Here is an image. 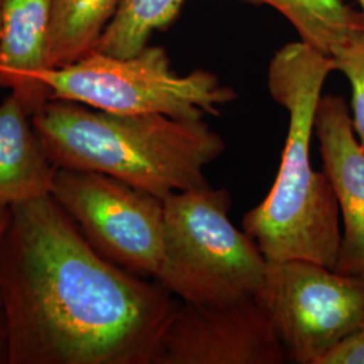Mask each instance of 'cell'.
Masks as SVG:
<instances>
[{
  "label": "cell",
  "mask_w": 364,
  "mask_h": 364,
  "mask_svg": "<svg viewBox=\"0 0 364 364\" xmlns=\"http://www.w3.org/2000/svg\"><path fill=\"white\" fill-rule=\"evenodd\" d=\"M105 259L52 195L10 208L0 313L10 364H154L178 301Z\"/></svg>",
  "instance_id": "6da1fadb"
},
{
  "label": "cell",
  "mask_w": 364,
  "mask_h": 364,
  "mask_svg": "<svg viewBox=\"0 0 364 364\" xmlns=\"http://www.w3.org/2000/svg\"><path fill=\"white\" fill-rule=\"evenodd\" d=\"M333 70L331 55L302 41L275 53L269 66L270 95L289 114L287 142L270 192L243 218V230L269 263L308 260L336 269L338 200L326 173L311 162L316 109Z\"/></svg>",
  "instance_id": "7a4b0ae2"
},
{
  "label": "cell",
  "mask_w": 364,
  "mask_h": 364,
  "mask_svg": "<svg viewBox=\"0 0 364 364\" xmlns=\"http://www.w3.org/2000/svg\"><path fill=\"white\" fill-rule=\"evenodd\" d=\"M33 124L57 169L95 171L165 200L209 185L204 169L225 144L203 120L112 114L49 100Z\"/></svg>",
  "instance_id": "3957f363"
},
{
  "label": "cell",
  "mask_w": 364,
  "mask_h": 364,
  "mask_svg": "<svg viewBox=\"0 0 364 364\" xmlns=\"http://www.w3.org/2000/svg\"><path fill=\"white\" fill-rule=\"evenodd\" d=\"M231 195L210 185L164 200L165 257L156 279L182 302L224 305L255 299L269 262L230 219Z\"/></svg>",
  "instance_id": "277c9868"
},
{
  "label": "cell",
  "mask_w": 364,
  "mask_h": 364,
  "mask_svg": "<svg viewBox=\"0 0 364 364\" xmlns=\"http://www.w3.org/2000/svg\"><path fill=\"white\" fill-rule=\"evenodd\" d=\"M38 81L48 88L50 100L112 114H159L183 120L216 117L223 105L237 97L208 70L177 75L159 46H146L124 58L93 52L70 65L45 69Z\"/></svg>",
  "instance_id": "5b68a950"
},
{
  "label": "cell",
  "mask_w": 364,
  "mask_h": 364,
  "mask_svg": "<svg viewBox=\"0 0 364 364\" xmlns=\"http://www.w3.org/2000/svg\"><path fill=\"white\" fill-rule=\"evenodd\" d=\"M255 299L296 364L320 363L340 340L364 326V275L314 262L269 263Z\"/></svg>",
  "instance_id": "8992f818"
},
{
  "label": "cell",
  "mask_w": 364,
  "mask_h": 364,
  "mask_svg": "<svg viewBox=\"0 0 364 364\" xmlns=\"http://www.w3.org/2000/svg\"><path fill=\"white\" fill-rule=\"evenodd\" d=\"M53 198L105 259L154 278L165 257L164 200L95 171L57 169Z\"/></svg>",
  "instance_id": "52a82bcc"
},
{
  "label": "cell",
  "mask_w": 364,
  "mask_h": 364,
  "mask_svg": "<svg viewBox=\"0 0 364 364\" xmlns=\"http://www.w3.org/2000/svg\"><path fill=\"white\" fill-rule=\"evenodd\" d=\"M287 359L257 299L224 305L181 301L159 338L154 364H282Z\"/></svg>",
  "instance_id": "ba28073f"
},
{
  "label": "cell",
  "mask_w": 364,
  "mask_h": 364,
  "mask_svg": "<svg viewBox=\"0 0 364 364\" xmlns=\"http://www.w3.org/2000/svg\"><path fill=\"white\" fill-rule=\"evenodd\" d=\"M314 134L343 219L335 270L364 275V149L356 138L351 115L341 96L320 97Z\"/></svg>",
  "instance_id": "9c48e42d"
},
{
  "label": "cell",
  "mask_w": 364,
  "mask_h": 364,
  "mask_svg": "<svg viewBox=\"0 0 364 364\" xmlns=\"http://www.w3.org/2000/svg\"><path fill=\"white\" fill-rule=\"evenodd\" d=\"M50 0H4L0 28V88L33 117L50 100L38 75L49 69Z\"/></svg>",
  "instance_id": "30bf717a"
},
{
  "label": "cell",
  "mask_w": 364,
  "mask_h": 364,
  "mask_svg": "<svg viewBox=\"0 0 364 364\" xmlns=\"http://www.w3.org/2000/svg\"><path fill=\"white\" fill-rule=\"evenodd\" d=\"M55 171L31 115L10 92L0 102V205L52 195Z\"/></svg>",
  "instance_id": "8fae6325"
},
{
  "label": "cell",
  "mask_w": 364,
  "mask_h": 364,
  "mask_svg": "<svg viewBox=\"0 0 364 364\" xmlns=\"http://www.w3.org/2000/svg\"><path fill=\"white\" fill-rule=\"evenodd\" d=\"M120 0H50L49 69L96 52Z\"/></svg>",
  "instance_id": "7c38bea8"
},
{
  "label": "cell",
  "mask_w": 364,
  "mask_h": 364,
  "mask_svg": "<svg viewBox=\"0 0 364 364\" xmlns=\"http://www.w3.org/2000/svg\"><path fill=\"white\" fill-rule=\"evenodd\" d=\"M266 4L282 14L296 27L301 41L331 55L355 31L364 28L362 13L344 0H240Z\"/></svg>",
  "instance_id": "4fadbf2b"
},
{
  "label": "cell",
  "mask_w": 364,
  "mask_h": 364,
  "mask_svg": "<svg viewBox=\"0 0 364 364\" xmlns=\"http://www.w3.org/2000/svg\"><path fill=\"white\" fill-rule=\"evenodd\" d=\"M183 0H120L96 52L132 57L149 46L151 36L177 19Z\"/></svg>",
  "instance_id": "5bb4252c"
},
{
  "label": "cell",
  "mask_w": 364,
  "mask_h": 364,
  "mask_svg": "<svg viewBox=\"0 0 364 364\" xmlns=\"http://www.w3.org/2000/svg\"><path fill=\"white\" fill-rule=\"evenodd\" d=\"M335 69L348 78L352 90V124L364 149V28L355 31L331 53Z\"/></svg>",
  "instance_id": "9a60e30c"
},
{
  "label": "cell",
  "mask_w": 364,
  "mask_h": 364,
  "mask_svg": "<svg viewBox=\"0 0 364 364\" xmlns=\"http://www.w3.org/2000/svg\"><path fill=\"white\" fill-rule=\"evenodd\" d=\"M318 364H364V326L340 340Z\"/></svg>",
  "instance_id": "2e32d148"
},
{
  "label": "cell",
  "mask_w": 364,
  "mask_h": 364,
  "mask_svg": "<svg viewBox=\"0 0 364 364\" xmlns=\"http://www.w3.org/2000/svg\"><path fill=\"white\" fill-rule=\"evenodd\" d=\"M10 221V208L0 205V245L3 240V236L6 234L7 225ZM6 359V350H4V329H3V320H1V313H0V363Z\"/></svg>",
  "instance_id": "e0dca14e"
},
{
  "label": "cell",
  "mask_w": 364,
  "mask_h": 364,
  "mask_svg": "<svg viewBox=\"0 0 364 364\" xmlns=\"http://www.w3.org/2000/svg\"><path fill=\"white\" fill-rule=\"evenodd\" d=\"M3 3H4V0H0V28H1V13H3Z\"/></svg>",
  "instance_id": "ac0fdd59"
},
{
  "label": "cell",
  "mask_w": 364,
  "mask_h": 364,
  "mask_svg": "<svg viewBox=\"0 0 364 364\" xmlns=\"http://www.w3.org/2000/svg\"><path fill=\"white\" fill-rule=\"evenodd\" d=\"M359 1V4H360V9H362V16H363V21H364V0H358Z\"/></svg>",
  "instance_id": "d6986e66"
}]
</instances>
